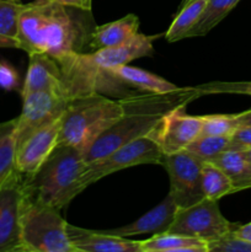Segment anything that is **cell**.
I'll list each match as a JSON object with an SVG mask.
<instances>
[{
    "mask_svg": "<svg viewBox=\"0 0 251 252\" xmlns=\"http://www.w3.org/2000/svg\"><path fill=\"white\" fill-rule=\"evenodd\" d=\"M76 7L52 0L24 4L19 16V47L27 54L42 53L53 58L62 71L71 65L89 43L91 31L76 15Z\"/></svg>",
    "mask_w": 251,
    "mask_h": 252,
    "instance_id": "6da1fadb",
    "label": "cell"
},
{
    "mask_svg": "<svg viewBox=\"0 0 251 252\" xmlns=\"http://www.w3.org/2000/svg\"><path fill=\"white\" fill-rule=\"evenodd\" d=\"M199 97L196 88H179L166 94L135 95L122 98L125 115L108 127L84 152L86 162L101 159L135 139L149 137L164 116L177 107H186Z\"/></svg>",
    "mask_w": 251,
    "mask_h": 252,
    "instance_id": "7a4b0ae2",
    "label": "cell"
},
{
    "mask_svg": "<svg viewBox=\"0 0 251 252\" xmlns=\"http://www.w3.org/2000/svg\"><path fill=\"white\" fill-rule=\"evenodd\" d=\"M85 166L81 150L70 145H57L34 174L25 176V194L61 211L83 192L80 180Z\"/></svg>",
    "mask_w": 251,
    "mask_h": 252,
    "instance_id": "3957f363",
    "label": "cell"
},
{
    "mask_svg": "<svg viewBox=\"0 0 251 252\" xmlns=\"http://www.w3.org/2000/svg\"><path fill=\"white\" fill-rule=\"evenodd\" d=\"M123 115L122 100H112L100 93L75 96L62 116L57 145H70L84 153Z\"/></svg>",
    "mask_w": 251,
    "mask_h": 252,
    "instance_id": "277c9868",
    "label": "cell"
},
{
    "mask_svg": "<svg viewBox=\"0 0 251 252\" xmlns=\"http://www.w3.org/2000/svg\"><path fill=\"white\" fill-rule=\"evenodd\" d=\"M66 225L59 209L29 198L24 191L20 212L22 252H75Z\"/></svg>",
    "mask_w": 251,
    "mask_h": 252,
    "instance_id": "5b68a950",
    "label": "cell"
},
{
    "mask_svg": "<svg viewBox=\"0 0 251 252\" xmlns=\"http://www.w3.org/2000/svg\"><path fill=\"white\" fill-rule=\"evenodd\" d=\"M164 157L159 144L153 138L143 137L135 139L101 159L86 162L80 180V189L84 191L86 187L95 184L98 180L128 167L145 164L161 165Z\"/></svg>",
    "mask_w": 251,
    "mask_h": 252,
    "instance_id": "8992f818",
    "label": "cell"
},
{
    "mask_svg": "<svg viewBox=\"0 0 251 252\" xmlns=\"http://www.w3.org/2000/svg\"><path fill=\"white\" fill-rule=\"evenodd\" d=\"M236 226L221 214L218 201L203 198L189 207L177 208L169 231L208 244L233 233Z\"/></svg>",
    "mask_w": 251,
    "mask_h": 252,
    "instance_id": "52a82bcc",
    "label": "cell"
},
{
    "mask_svg": "<svg viewBox=\"0 0 251 252\" xmlns=\"http://www.w3.org/2000/svg\"><path fill=\"white\" fill-rule=\"evenodd\" d=\"M203 162L186 149L164 157L161 165L170 177L169 194L179 208L189 207L204 198L202 191Z\"/></svg>",
    "mask_w": 251,
    "mask_h": 252,
    "instance_id": "ba28073f",
    "label": "cell"
},
{
    "mask_svg": "<svg viewBox=\"0 0 251 252\" xmlns=\"http://www.w3.org/2000/svg\"><path fill=\"white\" fill-rule=\"evenodd\" d=\"M69 100L56 91H34L24 96L21 115L16 118V144L34 130L61 118Z\"/></svg>",
    "mask_w": 251,
    "mask_h": 252,
    "instance_id": "9c48e42d",
    "label": "cell"
},
{
    "mask_svg": "<svg viewBox=\"0 0 251 252\" xmlns=\"http://www.w3.org/2000/svg\"><path fill=\"white\" fill-rule=\"evenodd\" d=\"M25 176L19 171L0 185V252H22L20 212Z\"/></svg>",
    "mask_w": 251,
    "mask_h": 252,
    "instance_id": "30bf717a",
    "label": "cell"
},
{
    "mask_svg": "<svg viewBox=\"0 0 251 252\" xmlns=\"http://www.w3.org/2000/svg\"><path fill=\"white\" fill-rule=\"evenodd\" d=\"M201 116H189L185 107H177L164 116L149 137L159 144L162 154L169 155L186 149L201 135Z\"/></svg>",
    "mask_w": 251,
    "mask_h": 252,
    "instance_id": "8fae6325",
    "label": "cell"
},
{
    "mask_svg": "<svg viewBox=\"0 0 251 252\" xmlns=\"http://www.w3.org/2000/svg\"><path fill=\"white\" fill-rule=\"evenodd\" d=\"M62 117L34 130L16 145L15 165L24 176H30L39 169L58 144Z\"/></svg>",
    "mask_w": 251,
    "mask_h": 252,
    "instance_id": "7c38bea8",
    "label": "cell"
},
{
    "mask_svg": "<svg viewBox=\"0 0 251 252\" xmlns=\"http://www.w3.org/2000/svg\"><path fill=\"white\" fill-rule=\"evenodd\" d=\"M29 68L21 88V97L34 91H56L66 95L59 64L47 54H29ZM69 98V97H68Z\"/></svg>",
    "mask_w": 251,
    "mask_h": 252,
    "instance_id": "4fadbf2b",
    "label": "cell"
},
{
    "mask_svg": "<svg viewBox=\"0 0 251 252\" xmlns=\"http://www.w3.org/2000/svg\"><path fill=\"white\" fill-rule=\"evenodd\" d=\"M66 234L75 252H142L140 241L111 235L80 226L66 225Z\"/></svg>",
    "mask_w": 251,
    "mask_h": 252,
    "instance_id": "5bb4252c",
    "label": "cell"
},
{
    "mask_svg": "<svg viewBox=\"0 0 251 252\" xmlns=\"http://www.w3.org/2000/svg\"><path fill=\"white\" fill-rule=\"evenodd\" d=\"M177 208L179 207L176 206L174 199L171 198L170 194H167L166 198L161 203L157 204L155 208L150 209L148 213L138 218L135 221L120 226V228L105 230V233L121 236V238L145 235V234L157 235V234L166 233L174 221Z\"/></svg>",
    "mask_w": 251,
    "mask_h": 252,
    "instance_id": "9a60e30c",
    "label": "cell"
},
{
    "mask_svg": "<svg viewBox=\"0 0 251 252\" xmlns=\"http://www.w3.org/2000/svg\"><path fill=\"white\" fill-rule=\"evenodd\" d=\"M138 16L134 14H128L120 20L94 27L89 37L88 46L94 51L120 46L135 36L138 33Z\"/></svg>",
    "mask_w": 251,
    "mask_h": 252,
    "instance_id": "2e32d148",
    "label": "cell"
},
{
    "mask_svg": "<svg viewBox=\"0 0 251 252\" xmlns=\"http://www.w3.org/2000/svg\"><path fill=\"white\" fill-rule=\"evenodd\" d=\"M107 74L117 79L120 83L128 84L133 88L148 91V93L166 94L176 91L179 89L175 84L170 83L161 76L155 75V74L143 70L140 68L127 65V64L113 66V68L108 69Z\"/></svg>",
    "mask_w": 251,
    "mask_h": 252,
    "instance_id": "e0dca14e",
    "label": "cell"
},
{
    "mask_svg": "<svg viewBox=\"0 0 251 252\" xmlns=\"http://www.w3.org/2000/svg\"><path fill=\"white\" fill-rule=\"evenodd\" d=\"M142 252H208V244L199 239L176 233L157 234L140 241Z\"/></svg>",
    "mask_w": 251,
    "mask_h": 252,
    "instance_id": "ac0fdd59",
    "label": "cell"
},
{
    "mask_svg": "<svg viewBox=\"0 0 251 252\" xmlns=\"http://www.w3.org/2000/svg\"><path fill=\"white\" fill-rule=\"evenodd\" d=\"M212 162L225 172L238 192L251 189V162L243 152L228 149Z\"/></svg>",
    "mask_w": 251,
    "mask_h": 252,
    "instance_id": "d6986e66",
    "label": "cell"
},
{
    "mask_svg": "<svg viewBox=\"0 0 251 252\" xmlns=\"http://www.w3.org/2000/svg\"><path fill=\"white\" fill-rule=\"evenodd\" d=\"M208 0H191L180 6L179 14L175 16L165 33V38L169 42H176L188 37L189 31L198 22Z\"/></svg>",
    "mask_w": 251,
    "mask_h": 252,
    "instance_id": "ffe728a7",
    "label": "cell"
},
{
    "mask_svg": "<svg viewBox=\"0 0 251 252\" xmlns=\"http://www.w3.org/2000/svg\"><path fill=\"white\" fill-rule=\"evenodd\" d=\"M16 118L0 123V185L16 170Z\"/></svg>",
    "mask_w": 251,
    "mask_h": 252,
    "instance_id": "44dd1931",
    "label": "cell"
},
{
    "mask_svg": "<svg viewBox=\"0 0 251 252\" xmlns=\"http://www.w3.org/2000/svg\"><path fill=\"white\" fill-rule=\"evenodd\" d=\"M22 2L0 0V48L19 47V16Z\"/></svg>",
    "mask_w": 251,
    "mask_h": 252,
    "instance_id": "7402d4cb",
    "label": "cell"
},
{
    "mask_svg": "<svg viewBox=\"0 0 251 252\" xmlns=\"http://www.w3.org/2000/svg\"><path fill=\"white\" fill-rule=\"evenodd\" d=\"M202 191L204 198L218 201L221 197L238 192L225 172L213 162H203Z\"/></svg>",
    "mask_w": 251,
    "mask_h": 252,
    "instance_id": "603a6c76",
    "label": "cell"
},
{
    "mask_svg": "<svg viewBox=\"0 0 251 252\" xmlns=\"http://www.w3.org/2000/svg\"><path fill=\"white\" fill-rule=\"evenodd\" d=\"M240 0H208L198 22L189 31L188 37L206 36L217 26Z\"/></svg>",
    "mask_w": 251,
    "mask_h": 252,
    "instance_id": "cb8c5ba5",
    "label": "cell"
},
{
    "mask_svg": "<svg viewBox=\"0 0 251 252\" xmlns=\"http://www.w3.org/2000/svg\"><path fill=\"white\" fill-rule=\"evenodd\" d=\"M228 149L229 137H214V135H199L186 148L187 152L204 162H212Z\"/></svg>",
    "mask_w": 251,
    "mask_h": 252,
    "instance_id": "d4e9b609",
    "label": "cell"
},
{
    "mask_svg": "<svg viewBox=\"0 0 251 252\" xmlns=\"http://www.w3.org/2000/svg\"><path fill=\"white\" fill-rule=\"evenodd\" d=\"M202 117L201 135L230 137L239 127L236 115H207Z\"/></svg>",
    "mask_w": 251,
    "mask_h": 252,
    "instance_id": "484cf974",
    "label": "cell"
},
{
    "mask_svg": "<svg viewBox=\"0 0 251 252\" xmlns=\"http://www.w3.org/2000/svg\"><path fill=\"white\" fill-rule=\"evenodd\" d=\"M199 96L214 94H234V95H250L251 81H212L196 86Z\"/></svg>",
    "mask_w": 251,
    "mask_h": 252,
    "instance_id": "4316f807",
    "label": "cell"
},
{
    "mask_svg": "<svg viewBox=\"0 0 251 252\" xmlns=\"http://www.w3.org/2000/svg\"><path fill=\"white\" fill-rule=\"evenodd\" d=\"M208 252H251V241L230 233L208 243Z\"/></svg>",
    "mask_w": 251,
    "mask_h": 252,
    "instance_id": "83f0119b",
    "label": "cell"
},
{
    "mask_svg": "<svg viewBox=\"0 0 251 252\" xmlns=\"http://www.w3.org/2000/svg\"><path fill=\"white\" fill-rule=\"evenodd\" d=\"M251 148V126H239L229 137V149L244 152Z\"/></svg>",
    "mask_w": 251,
    "mask_h": 252,
    "instance_id": "f1b7e54d",
    "label": "cell"
},
{
    "mask_svg": "<svg viewBox=\"0 0 251 252\" xmlns=\"http://www.w3.org/2000/svg\"><path fill=\"white\" fill-rule=\"evenodd\" d=\"M233 234L238 238L245 239V240L251 241V223L245 224V225H238Z\"/></svg>",
    "mask_w": 251,
    "mask_h": 252,
    "instance_id": "f546056e",
    "label": "cell"
},
{
    "mask_svg": "<svg viewBox=\"0 0 251 252\" xmlns=\"http://www.w3.org/2000/svg\"><path fill=\"white\" fill-rule=\"evenodd\" d=\"M52 1H56V2H58V4L64 5V6L76 7V9L86 10L85 1H84V0H52ZM88 11H89V10H88Z\"/></svg>",
    "mask_w": 251,
    "mask_h": 252,
    "instance_id": "4dcf8cb0",
    "label": "cell"
},
{
    "mask_svg": "<svg viewBox=\"0 0 251 252\" xmlns=\"http://www.w3.org/2000/svg\"><path fill=\"white\" fill-rule=\"evenodd\" d=\"M236 121H238L239 126H251V110L238 113Z\"/></svg>",
    "mask_w": 251,
    "mask_h": 252,
    "instance_id": "1f68e13d",
    "label": "cell"
},
{
    "mask_svg": "<svg viewBox=\"0 0 251 252\" xmlns=\"http://www.w3.org/2000/svg\"><path fill=\"white\" fill-rule=\"evenodd\" d=\"M243 153H244V155H245V157H246V159H248L249 161L251 162V148H250V149H246V150H244Z\"/></svg>",
    "mask_w": 251,
    "mask_h": 252,
    "instance_id": "d6a6232c",
    "label": "cell"
},
{
    "mask_svg": "<svg viewBox=\"0 0 251 252\" xmlns=\"http://www.w3.org/2000/svg\"><path fill=\"white\" fill-rule=\"evenodd\" d=\"M84 1H85V7H86V10H89V11H90V9H91V1H93V0H84Z\"/></svg>",
    "mask_w": 251,
    "mask_h": 252,
    "instance_id": "836d02e7",
    "label": "cell"
},
{
    "mask_svg": "<svg viewBox=\"0 0 251 252\" xmlns=\"http://www.w3.org/2000/svg\"><path fill=\"white\" fill-rule=\"evenodd\" d=\"M10 1H15V2H20L21 0H10ZM33 1H37V2H42V1H46V0H33Z\"/></svg>",
    "mask_w": 251,
    "mask_h": 252,
    "instance_id": "e575fe53",
    "label": "cell"
},
{
    "mask_svg": "<svg viewBox=\"0 0 251 252\" xmlns=\"http://www.w3.org/2000/svg\"><path fill=\"white\" fill-rule=\"evenodd\" d=\"M188 1H191V0H182V2H181V5H184V4H186V2H188ZM181 5H180V6H181Z\"/></svg>",
    "mask_w": 251,
    "mask_h": 252,
    "instance_id": "d590c367",
    "label": "cell"
}]
</instances>
